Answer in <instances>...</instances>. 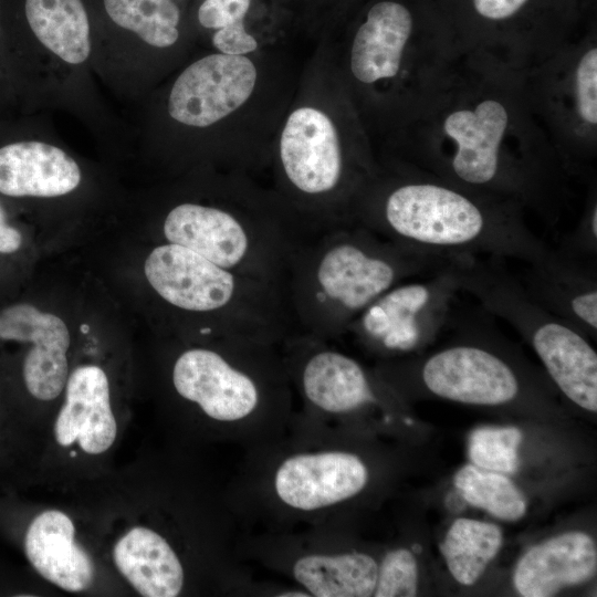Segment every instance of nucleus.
Returning a JSON list of instances; mask_svg holds the SVG:
<instances>
[{
    "mask_svg": "<svg viewBox=\"0 0 597 597\" xmlns=\"http://www.w3.org/2000/svg\"><path fill=\"white\" fill-rule=\"evenodd\" d=\"M389 163L557 220L567 182L522 71L458 53L395 128Z\"/></svg>",
    "mask_w": 597,
    "mask_h": 597,
    "instance_id": "obj_1",
    "label": "nucleus"
},
{
    "mask_svg": "<svg viewBox=\"0 0 597 597\" xmlns=\"http://www.w3.org/2000/svg\"><path fill=\"white\" fill-rule=\"evenodd\" d=\"M184 467L138 461L88 482L80 504L94 542L125 590L178 597L237 583L220 501Z\"/></svg>",
    "mask_w": 597,
    "mask_h": 597,
    "instance_id": "obj_2",
    "label": "nucleus"
},
{
    "mask_svg": "<svg viewBox=\"0 0 597 597\" xmlns=\"http://www.w3.org/2000/svg\"><path fill=\"white\" fill-rule=\"evenodd\" d=\"M519 205L389 163L359 195L353 223L419 250L531 263L552 249Z\"/></svg>",
    "mask_w": 597,
    "mask_h": 597,
    "instance_id": "obj_3",
    "label": "nucleus"
},
{
    "mask_svg": "<svg viewBox=\"0 0 597 597\" xmlns=\"http://www.w3.org/2000/svg\"><path fill=\"white\" fill-rule=\"evenodd\" d=\"M454 256L404 247L357 223L311 233L283 284L295 332L336 339L390 287L433 273Z\"/></svg>",
    "mask_w": 597,
    "mask_h": 597,
    "instance_id": "obj_4",
    "label": "nucleus"
},
{
    "mask_svg": "<svg viewBox=\"0 0 597 597\" xmlns=\"http://www.w3.org/2000/svg\"><path fill=\"white\" fill-rule=\"evenodd\" d=\"M171 356L168 384L182 427L198 436L272 439L294 390L281 344L197 336Z\"/></svg>",
    "mask_w": 597,
    "mask_h": 597,
    "instance_id": "obj_5",
    "label": "nucleus"
},
{
    "mask_svg": "<svg viewBox=\"0 0 597 597\" xmlns=\"http://www.w3.org/2000/svg\"><path fill=\"white\" fill-rule=\"evenodd\" d=\"M352 15L350 76L395 128L458 51L434 0H365Z\"/></svg>",
    "mask_w": 597,
    "mask_h": 597,
    "instance_id": "obj_6",
    "label": "nucleus"
},
{
    "mask_svg": "<svg viewBox=\"0 0 597 597\" xmlns=\"http://www.w3.org/2000/svg\"><path fill=\"white\" fill-rule=\"evenodd\" d=\"M154 293L202 337L282 344L295 332L283 289L163 242L144 262Z\"/></svg>",
    "mask_w": 597,
    "mask_h": 597,
    "instance_id": "obj_7",
    "label": "nucleus"
},
{
    "mask_svg": "<svg viewBox=\"0 0 597 597\" xmlns=\"http://www.w3.org/2000/svg\"><path fill=\"white\" fill-rule=\"evenodd\" d=\"M458 53L525 72L597 24V0H434Z\"/></svg>",
    "mask_w": 597,
    "mask_h": 597,
    "instance_id": "obj_8",
    "label": "nucleus"
},
{
    "mask_svg": "<svg viewBox=\"0 0 597 597\" xmlns=\"http://www.w3.org/2000/svg\"><path fill=\"white\" fill-rule=\"evenodd\" d=\"M61 401L42 439L36 479L49 486H77L106 475L127 425L113 398L105 368H70Z\"/></svg>",
    "mask_w": 597,
    "mask_h": 597,
    "instance_id": "obj_9",
    "label": "nucleus"
},
{
    "mask_svg": "<svg viewBox=\"0 0 597 597\" xmlns=\"http://www.w3.org/2000/svg\"><path fill=\"white\" fill-rule=\"evenodd\" d=\"M523 76L530 106L567 177L595 179L597 24Z\"/></svg>",
    "mask_w": 597,
    "mask_h": 597,
    "instance_id": "obj_10",
    "label": "nucleus"
},
{
    "mask_svg": "<svg viewBox=\"0 0 597 597\" xmlns=\"http://www.w3.org/2000/svg\"><path fill=\"white\" fill-rule=\"evenodd\" d=\"M307 421L313 426L300 440L272 446L273 454L259 464L254 486L276 516L317 521L362 493L369 469L358 454L331 447L326 428Z\"/></svg>",
    "mask_w": 597,
    "mask_h": 597,
    "instance_id": "obj_11",
    "label": "nucleus"
},
{
    "mask_svg": "<svg viewBox=\"0 0 597 597\" xmlns=\"http://www.w3.org/2000/svg\"><path fill=\"white\" fill-rule=\"evenodd\" d=\"M494 256L463 255L462 291L515 328L533 347L556 384L597 354L582 332L538 304Z\"/></svg>",
    "mask_w": 597,
    "mask_h": 597,
    "instance_id": "obj_12",
    "label": "nucleus"
},
{
    "mask_svg": "<svg viewBox=\"0 0 597 597\" xmlns=\"http://www.w3.org/2000/svg\"><path fill=\"white\" fill-rule=\"evenodd\" d=\"M462 258L457 255L433 273L394 285L359 314L346 334L380 355L419 350L449 320L452 303L462 291Z\"/></svg>",
    "mask_w": 597,
    "mask_h": 597,
    "instance_id": "obj_13",
    "label": "nucleus"
},
{
    "mask_svg": "<svg viewBox=\"0 0 597 597\" xmlns=\"http://www.w3.org/2000/svg\"><path fill=\"white\" fill-rule=\"evenodd\" d=\"M20 537L31 568L60 590L83 595L124 590L103 559L78 506H35Z\"/></svg>",
    "mask_w": 597,
    "mask_h": 597,
    "instance_id": "obj_14",
    "label": "nucleus"
},
{
    "mask_svg": "<svg viewBox=\"0 0 597 597\" xmlns=\"http://www.w3.org/2000/svg\"><path fill=\"white\" fill-rule=\"evenodd\" d=\"M417 376L430 394L468 405H505L522 391L514 366L478 342L457 343L431 354L420 363Z\"/></svg>",
    "mask_w": 597,
    "mask_h": 597,
    "instance_id": "obj_15",
    "label": "nucleus"
},
{
    "mask_svg": "<svg viewBox=\"0 0 597 597\" xmlns=\"http://www.w3.org/2000/svg\"><path fill=\"white\" fill-rule=\"evenodd\" d=\"M255 82V66L244 55L217 53L205 56L176 80L168 112L181 124L210 126L243 105Z\"/></svg>",
    "mask_w": 597,
    "mask_h": 597,
    "instance_id": "obj_16",
    "label": "nucleus"
},
{
    "mask_svg": "<svg viewBox=\"0 0 597 597\" xmlns=\"http://www.w3.org/2000/svg\"><path fill=\"white\" fill-rule=\"evenodd\" d=\"M0 339L30 345L21 366L23 386L30 398L49 409L61 398L71 368L65 322L32 304L17 303L0 312Z\"/></svg>",
    "mask_w": 597,
    "mask_h": 597,
    "instance_id": "obj_17",
    "label": "nucleus"
},
{
    "mask_svg": "<svg viewBox=\"0 0 597 597\" xmlns=\"http://www.w3.org/2000/svg\"><path fill=\"white\" fill-rule=\"evenodd\" d=\"M520 280L543 307L585 336L597 335V263L579 261L557 249L531 263Z\"/></svg>",
    "mask_w": 597,
    "mask_h": 597,
    "instance_id": "obj_18",
    "label": "nucleus"
},
{
    "mask_svg": "<svg viewBox=\"0 0 597 597\" xmlns=\"http://www.w3.org/2000/svg\"><path fill=\"white\" fill-rule=\"evenodd\" d=\"M274 565L287 574L310 597L373 596L378 563L366 553L327 548L325 542L302 544L281 555Z\"/></svg>",
    "mask_w": 597,
    "mask_h": 597,
    "instance_id": "obj_19",
    "label": "nucleus"
},
{
    "mask_svg": "<svg viewBox=\"0 0 597 597\" xmlns=\"http://www.w3.org/2000/svg\"><path fill=\"white\" fill-rule=\"evenodd\" d=\"M597 570L595 541L568 532L530 548L517 562L513 582L524 597H548L591 579Z\"/></svg>",
    "mask_w": 597,
    "mask_h": 597,
    "instance_id": "obj_20",
    "label": "nucleus"
},
{
    "mask_svg": "<svg viewBox=\"0 0 597 597\" xmlns=\"http://www.w3.org/2000/svg\"><path fill=\"white\" fill-rule=\"evenodd\" d=\"M81 181L76 161L62 149L40 142L0 148V192L10 197H57Z\"/></svg>",
    "mask_w": 597,
    "mask_h": 597,
    "instance_id": "obj_21",
    "label": "nucleus"
},
{
    "mask_svg": "<svg viewBox=\"0 0 597 597\" xmlns=\"http://www.w3.org/2000/svg\"><path fill=\"white\" fill-rule=\"evenodd\" d=\"M25 15L40 42L65 62H84L91 51L90 24L81 0H27Z\"/></svg>",
    "mask_w": 597,
    "mask_h": 597,
    "instance_id": "obj_22",
    "label": "nucleus"
},
{
    "mask_svg": "<svg viewBox=\"0 0 597 597\" xmlns=\"http://www.w3.org/2000/svg\"><path fill=\"white\" fill-rule=\"evenodd\" d=\"M502 542V531L498 525L458 519L446 534L440 552L453 578L468 586L480 578L500 551Z\"/></svg>",
    "mask_w": 597,
    "mask_h": 597,
    "instance_id": "obj_23",
    "label": "nucleus"
},
{
    "mask_svg": "<svg viewBox=\"0 0 597 597\" xmlns=\"http://www.w3.org/2000/svg\"><path fill=\"white\" fill-rule=\"evenodd\" d=\"M104 6L116 24L153 46L167 48L179 38L181 12L174 0H104Z\"/></svg>",
    "mask_w": 597,
    "mask_h": 597,
    "instance_id": "obj_24",
    "label": "nucleus"
},
{
    "mask_svg": "<svg viewBox=\"0 0 597 597\" xmlns=\"http://www.w3.org/2000/svg\"><path fill=\"white\" fill-rule=\"evenodd\" d=\"M453 482L469 504L500 520L516 521L525 514L523 493L503 473L468 464L455 473Z\"/></svg>",
    "mask_w": 597,
    "mask_h": 597,
    "instance_id": "obj_25",
    "label": "nucleus"
},
{
    "mask_svg": "<svg viewBox=\"0 0 597 597\" xmlns=\"http://www.w3.org/2000/svg\"><path fill=\"white\" fill-rule=\"evenodd\" d=\"M258 0H201L197 19L202 28L213 31L212 44L220 53L245 55L258 48L248 30Z\"/></svg>",
    "mask_w": 597,
    "mask_h": 597,
    "instance_id": "obj_26",
    "label": "nucleus"
},
{
    "mask_svg": "<svg viewBox=\"0 0 597 597\" xmlns=\"http://www.w3.org/2000/svg\"><path fill=\"white\" fill-rule=\"evenodd\" d=\"M522 432L515 427H480L469 437L468 453L473 465L500 473L519 469Z\"/></svg>",
    "mask_w": 597,
    "mask_h": 597,
    "instance_id": "obj_27",
    "label": "nucleus"
},
{
    "mask_svg": "<svg viewBox=\"0 0 597 597\" xmlns=\"http://www.w3.org/2000/svg\"><path fill=\"white\" fill-rule=\"evenodd\" d=\"M418 567L413 554L407 548L386 553L378 564V576L373 596L412 597L417 594Z\"/></svg>",
    "mask_w": 597,
    "mask_h": 597,
    "instance_id": "obj_28",
    "label": "nucleus"
},
{
    "mask_svg": "<svg viewBox=\"0 0 597 597\" xmlns=\"http://www.w3.org/2000/svg\"><path fill=\"white\" fill-rule=\"evenodd\" d=\"M558 251L573 259L597 263V181L588 182L580 218L575 229L564 237Z\"/></svg>",
    "mask_w": 597,
    "mask_h": 597,
    "instance_id": "obj_29",
    "label": "nucleus"
},
{
    "mask_svg": "<svg viewBox=\"0 0 597 597\" xmlns=\"http://www.w3.org/2000/svg\"><path fill=\"white\" fill-rule=\"evenodd\" d=\"M41 446L42 440L38 433L25 427L4 422L0 418V448L3 447L10 454H18L20 453L18 450H20L22 453L29 457L38 468ZM0 452L2 453L1 450Z\"/></svg>",
    "mask_w": 597,
    "mask_h": 597,
    "instance_id": "obj_30",
    "label": "nucleus"
},
{
    "mask_svg": "<svg viewBox=\"0 0 597 597\" xmlns=\"http://www.w3.org/2000/svg\"><path fill=\"white\" fill-rule=\"evenodd\" d=\"M22 244L21 233L7 222L6 212L0 206V253H13Z\"/></svg>",
    "mask_w": 597,
    "mask_h": 597,
    "instance_id": "obj_31",
    "label": "nucleus"
},
{
    "mask_svg": "<svg viewBox=\"0 0 597 597\" xmlns=\"http://www.w3.org/2000/svg\"><path fill=\"white\" fill-rule=\"evenodd\" d=\"M313 2L311 7H316V2L322 1L329 3L336 14L349 13L350 15L365 0H306Z\"/></svg>",
    "mask_w": 597,
    "mask_h": 597,
    "instance_id": "obj_32",
    "label": "nucleus"
}]
</instances>
